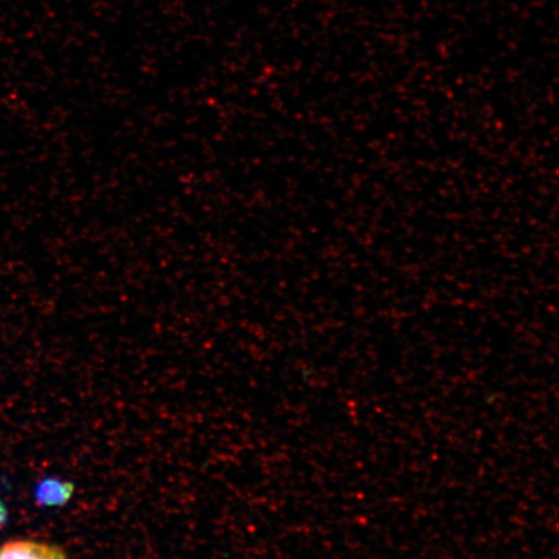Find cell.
Wrapping results in <instances>:
<instances>
[{"instance_id":"obj_1","label":"cell","mask_w":559,"mask_h":559,"mask_svg":"<svg viewBox=\"0 0 559 559\" xmlns=\"http://www.w3.org/2000/svg\"><path fill=\"white\" fill-rule=\"evenodd\" d=\"M0 559H69L56 545L37 540H11L0 547Z\"/></svg>"},{"instance_id":"obj_2","label":"cell","mask_w":559,"mask_h":559,"mask_svg":"<svg viewBox=\"0 0 559 559\" xmlns=\"http://www.w3.org/2000/svg\"><path fill=\"white\" fill-rule=\"evenodd\" d=\"M74 493V486L70 481L56 478L40 480L35 487V501L41 508H58L68 504Z\"/></svg>"}]
</instances>
